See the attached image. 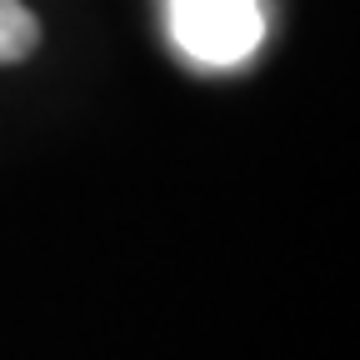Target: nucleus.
<instances>
[{
    "label": "nucleus",
    "mask_w": 360,
    "mask_h": 360,
    "mask_svg": "<svg viewBox=\"0 0 360 360\" xmlns=\"http://www.w3.org/2000/svg\"><path fill=\"white\" fill-rule=\"evenodd\" d=\"M40 45V25L30 15L25 0H0V65H15L25 60Z\"/></svg>",
    "instance_id": "nucleus-2"
},
{
    "label": "nucleus",
    "mask_w": 360,
    "mask_h": 360,
    "mask_svg": "<svg viewBox=\"0 0 360 360\" xmlns=\"http://www.w3.org/2000/svg\"><path fill=\"white\" fill-rule=\"evenodd\" d=\"M165 25L175 56L195 70H236L265 40L260 0H165Z\"/></svg>",
    "instance_id": "nucleus-1"
}]
</instances>
